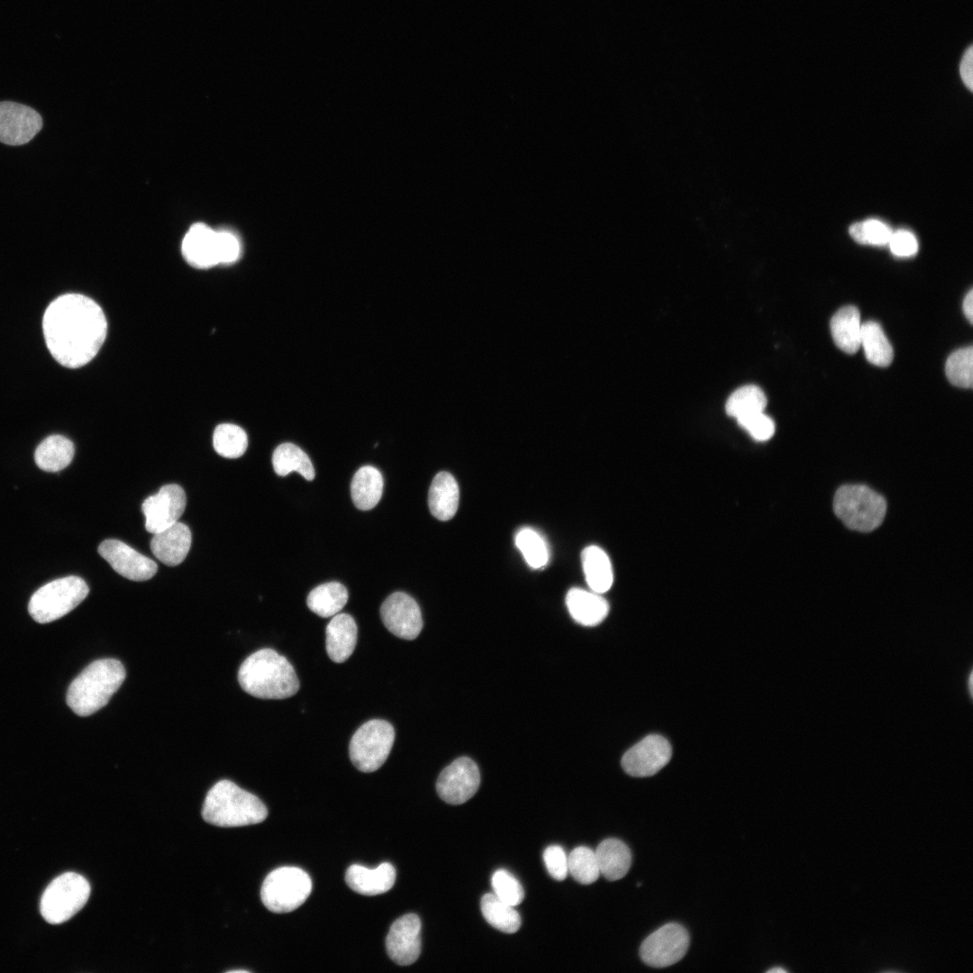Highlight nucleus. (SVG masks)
Instances as JSON below:
<instances>
[{
    "label": "nucleus",
    "instance_id": "1",
    "mask_svg": "<svg viewBox=\"0 0 973 973\" xmlns=\"http://www.w3.org/2000/svg\"><path fill=\"white\" fill-rule=\"evenodd\" d=\"M45 342L52 357L67 368H80L92 360L107 333L102 308L79 294L57 297L42 318Z\"/></svg>",
    "mask_w": 973,
    "mask_h": 973
},
{
    "label": "nucleus",
    "instance_id": "2",
    "mask_svg": "<svg viewBox=\"0 0 973 973\" xmlns=\"http://www.w3.org/2000/svg\"><path fill=\"white\" fill-rule=\"evenodd\" d=\"M238 681L246 693L261 699L287 698L300 687L292 664L269 648L255 651L241 663Z\"/></svg>",
    "mask_w": 973,
    "mask_h": 973
},
{
    "label": "nucleus",
    "instance_id": "3",
    "mask_svg": "<svg viewBox=\"0 0 973 973\" xmlns=\"http://www.w3.org/2000/svg\"><path fill=\"white\" fill-rule=\"evenodd\" d=\"M125 676L121 661L115 659L95 660L69 685L67 704L79 716L91 715L109 702Z\"/></svg>",
    "mask_w": 973,
    "mask_h": 973
},
{
    "label": "nucleus",
    "instance_id": "4",
    "mask_svg": "<svg viewBox=\"0 0 973 973\" xmlns=\"http://www.w3.org/2000/svg\"><path fill=\"white\" fill-rule=\"evenodd\" d=\"M202 816L206 823L216 826L237 827L263 822L268 810L255 795L223 779L208 791Z\"/></svg>",
    "mask_w": 973,
    "mask_h": 973
},
{
    "label": "nucleus",
    "instance_id": "5",
    "mask_svg": "<svg viewBox=\"0 0 973 973\" xmlns=\"http://www.w3.org/2000/svg\"><path fill=\"white\" fill-rule=\"evenodd\" d=\"M833 510L849 528L871 532L883 522L887 504L883 496L866 486L846 485L836 491Z\"/></svg>",
    "mask_w": 973,
    "mask_h": 973
},
{
    "label": "nucleus",
    "instance_id": "6",
    "mask_svg": "<svg viewBox=\"0 0 973 973\" xmlns=\"http://www.w3.org/2000/svg\"><path fill=\"white\" fill-rule=\"evenodd\" d=\"M88 592L86 583L79 577L58 578L34 592L28 611L35 622L48 623L72 611L86 597Z\"/></svg>",
    "mask_w": 973,
    "mask_h": 973
},
{
    "label": "nucleus",
    "instance_id": "7",
    "mask_svg": "<svg viewBox=\"0 0 973 973\" xmlns=\"http://www.w3.org/2000/svg\"><path fill=\"white\" fill-rule=\"evenodd\" d=\"M90 885L81 875L66 872L54 878L44 890L40 911L45 921L59 924L69 920L86 905Z\"/></svg>",
    "mask_w": 973,
    "mask_h": 973
},
{
    "label": "nucleus",
    "instance_id": "8",
    "mask_svg": "<svg viewBox=\"0 0 973 973\" xmlns=\"http://www.w3.org/2000/svg\"><path fill=\"white\" fill-rule=\"evenodd\" d=\"M311 891L312 880L305 870L296 867H281L266 877L260 897L269 911L284 914L302 905Z\"/></svg>",
    "mask_w": 973,
    "mask_h": 973
},
{
    "label": "nucleus",
    "instance_id": "9",
    "mask_svg": "<svg viewBox=\"0 0 973 973\" xmlns=\"http://www.w3.org/2000/svg\"><path fill=\"white\" fill-rule=\"evenodd\" d=\"M395 741L391 723L373 719L363 723L352 735L349 754L352 764L362 772H373L386 760Z\"/></svg>",
    "mask_w": 973,
    "mask_h": 973
},
{
    "label": "nucleus",
    "instance_id": "10",
    "mask_svg": "<svg viewBox=\"0 0 973 973\" xmlns=\"http://www.w3.org/2000/svg\"><path fill=\"white\" fill-rule=\"evenodd\" d=\"M689 934L680 924L669 923L650 934L640 947L642 961L653 968H665L679 961L687 953Z\"/></svg>",
    "mask_w": 973,
    "mask_h": 973
},
{
    "label": "nucleus",
    "instance_id": "11",
    "mask_svg": "<svg viewBox=\"0 0 973 973\" xmlns=\"http://www.w3.org/2000/svg\"><path fill=\"white\" fill-rule=\"evenodd\" d=\"M479 784L480 773L477 764L469 758L460 757L442 769L436 782V790L446 803L460 805L476 794Z\"/></svg>",
    "mask_w": 973,
    "mask_h": 973
},
{
    "label": "nucleus",
    "instance_id": "12",
    "mask_svg": "<svg viewBox=\"0 0 973 973\" xmlns=\"http://www.w3.org/2000/svg\"><path fill=\"white\" fill-rule=\"evenodd\" d=\"M186 505L183 488L177 484L160 487L159 492L142 503L145 528L150 533L160 532L178 522Z\"/></svg>",
    "mask_w": 973,
    "mask_h": 973
},
{
    "label": "nucleus",
    "instance_id": "13",
    "mask_svg": "<svg viewBox=\"0 0 973 973\" xmlns=\"http://www.w3.org/2000/svg\"><path fill=\"white\" fill-rule=\"evenodd\" d=\"M380 616L386 628L401 639L414 640L423 628L418 604L404 592H395L386 598L380 607Z\"/></svg>",
    "mask_w": 973,
    "mask_h": 973
},
{
    "label": "nucleus",
    "instance_id": "14",
    "mask_svg": "<svg viewBox=\"0 0 973 973\" xmlns=\"http://www.w3.org/2000/svg\"><path fill=\"white\" fill-rule=\"evenodd\" d=\"M42 125L41 114L33 108L12 101L0 102V142L11 146L25 144Z\"/></svg>",
    "mask_w": 973,
    "mask_h": 973
},
{
    "label": "nucleus",
    "instance_id": "15",
    "mask_svg": "<svg viewBox=\"0 0 973 973\" xmlns=\"http://www.w3.org/2000/svg\"><path fill=\"white\" fill-rule=\"evenodd\" d=\"M671 758V747L660 735H649L629 749L622 759L623 770L632 777H649L659 772Z\"/></svg>",
    "mask_w": 973,
    "mask_h": 973
},
{
    "label": "nucleus",
    "instance_id": "16",
    "mask_svg": "<svg viewBox=\"0 0 973 973\" xmlns=\"http://www.w3.org/2000/svg\"><path fill=\"white\" fill-rule=\"evenodd\" d=\"M98 552L114 571L130 580H148L158 570L153 560L119 540L104 541L98 547Z\"/></svg>",
    "mask_w": 973,
    "mask_h": 973
},
{
    "label": "nucleus",
    "instance_id": "17",
    "mask_svg": "<svg viewBox=\"0 0 973 973\" xmlns=\"http://www.w3.org/2000/svg\"><path fill=\"white\" fill-rule=\"evenodd\" d=\"M421 926L415 914H405L392 923L386 938V949L394 962L407 966L417 960L421 953Z\"/></svg>",
    "mask_w": 973,
    "mask_h": 973
},
{
    "label": "nucleus",
    "instance_id": "18",
    "mask_svg": "<svg viewBox=\"0 0 973 973\" xmlns=\"http://www.w3.org/2000/svg\"><path fill=\"white\" fill-rule=\"evenodd\" d=\"M185 259L197 268H208L218 264L217 232L205 223L194 224L182 241Z\"/></svg>",
    "mask_w": 973,
    "mask_h": 973
},
{
    "label": "nucleus",
    "instance_id": "19",
    "mask_svg": "<svg viewBox=\"0 0 973 973\" xmlns=\"http://www.w3.org/2000/svg\"><path fill=\"white\" fill-rule=\"evenodd\" d=\"M192 534L187 525L177 522L153 533L150 550L153 555L168 566H177L186 557L191 547Z\"/></svg>",
    "mask_w": 973,
    "mask_h": 973
},
{
    "label": "nucleus",
    "instance_id": "20",
    "mask_svg": "<svg viewBox=\"0 0 973 973\" xmlns=\"http://www.w3.org/2000/svg\"><path fill=\"white\" fill-rule=\"evenodd\" d=\"M345 880L355 892L365 896H376L387 892L396 881V869L388 862L376 868L353 864L346 871Z\"/></svg>",
    "mask_w": 973,
    "mask_h": 973
},
{
    "label": "nucleus",
    "instance_id": "21",
    "mask_svg": "<svg viewBox=\"0 0 973 973\" xmlns=\"http://www.w3.org/2000/svg\"><path fill=\"white\" fill-rule=\"evenodd\" d=\"M326 651L335 663H342L354 651L358 628L353 617L348 614H336L326 626Z\"/></svg>",
    "mask_w": 973,
    "mask_h": 973
},
{
    "label": "nucleus",
    "instance_id": "22",
    "mask_svg": "<svg viewBox=\"0 0 973 973\" xmlns=\"http://www.w3.org/2000/svg\"><path fill=\"white\" fill-rule=\"evenodd\" d=\"M566 605L572 618L584 626L599 624L609 612V605L601 594L578 587L568 590Z\"/></svg>",
    "mask_w": 973,
    "mask_h": 973
},
{
    "label": "nucleus",
    "instance_id": "23",
    "mask_svg": "<svg viewBox=\"0 0 973 973\" xmlns=\"http://www.w3.org/2000/svg\"><path fill=\"white\" fill-rule=\"evenodd\" d=\"M459 499V486L454 477L446 471L438 473L428 493L431 514L441 521L451 519L457 512Z\"/></svg>",
    "mask_w": 973,
    "mask_h": 973
},
{
    "label": "nucleus",
    "instance_id": "24",
    "mask_svg": "<svg viewBox=\"0 0 973 973\" xmlns=\"http://www.w3.org/2000/svg\"><path fill=\"white\" fill-rule=\"evenodd\" d=\"M831 332L836 346L848 354L855 353L860 347L861 323L857 307L846 305L832 317Z\"/></svg>",
    "mask_w": 973,
    "mask_h": 973
},
{
    "label": "nucleus",
    "instance_id": "25",
    "mask_svg": "<svg viewBox=\"0 0 973 973\" xmlns=\"http://www.w3.org/2000/svg\"><path fill=\"white\" fill-rule=\"evenodd\" d=\"M595 852L600 874L606 879L618 880L627 874L632 864V853L623 841L615 838L605 839Z\"/></svg>",
    "mask_w": 973,
    "mask_h": 973
},
{
    "label": "nucleus",
    "instance_id": "26",
    "mask_svg": "<svg viewBox=\"0 0 973 973\" xmlns=\"http://www.w3.org/2000/svg\"><path fill=\"white\" fill-rule=\"evenodd\" d=\"M381 472L372 466H364L354 474L351 484V499L355 506L367 511L375 507L383 493Z\"/></svg>",
    "mask_w": 973,
    "mask_h": 973
},
{
    "label": "nucleus",
    "instance_id": "27",
    "mask_svg": "<svg viewBox=\"0 0 973 973\" xmlns=\"http://www.w3.org/2000/svg\"><path fill=\"white\" fill-rule=\"evenodd\" d=\"M583 571L590 589L603 594L614 582L613 568L607 554L598 546L591 545L581 553Z\"/></svg>",
    "mask_w": 973,
    "mask_h": 973
},
{
    "label": "nucleus",
    "instance_id": "28",
    "mask_svg": "<svg viewBox=\"0 0 973 973\" xmlns=\"http://www.w3.org/2000/svg\"><path fill=\"white\" fill-rule=\"evenodd\" d=\"M73 442L65 436L54 434L44 439L36 448V465L47 472H57L67 468L73 459Z\"/></svg>",
    "mask_w": 973,
    "mask_h": 973
},
{
    "label": "nucleus",
    "instance_id": "29",
    "mask_svg": "<svg viewBox=\"0 0 973 973\" xmlns=\"http://www.w3.org/2000/svg\"><path fill=\"white\" fill-rule=\"evenodd\" d=\"M348 601V591L339 582L321 584L310 591L307 596L308 608L321 617H331L338 614Z\"/></svg>",
    "mask_w": 973,
    "mask_h": 973
},
{
    "label": "nucleus",
    "instance_id": "30",
    "mask_svg": "<svg viewBox=\"0 0 973 973\" xmlns=\"http://www.w3.org/2000/svg\"><path fill=\"white\" fill-rule=\"evenodd\" d=\"M272 464L277 475L281 477L296 471L306 480L311 481L315 476L314 466L307 454L290 442L282 443L275 449Z\"/></svg>",
    "mask_w": 973,
    "mask_h": 973
},
{
    "label": "nucleus",
    "instance_id": "31",
    "mask_svg": "<svg viewBox=\"0 0 973 973\" xmlns=\"http://www.w3.org/2000/svg\"><path fill=\"white\" fill-rule=\"evenodd\" d=\"M480 908L485 920L494 928L505 933L516 932L521 926V917L514 906L505 903L494 893L481 898Z\"/></svg>",
    "mask_w": 973,
    "mask_h": 973
},
{
    "label": "nucleus",
    "instance_id": "32",
    "mask_svg": "<svg viewBox=\"0 0 973 973\" xmlns=\"http://www.w3.org/2000/svg\"><path fill=\"white\" fill-rule=\"evenodd\" d=\"M867 359L875 366L887 367L893 359V348L881 325L874 321L861 324L860 346Z\"/></svg>",
    "mask_w": 973,
    "mask_h": 973
},
{
    "label": "nucleus",
    "instance_id": "33",
    "mask_svg": "<svg viewBox=\"0 0 973 973\" xmlns=\"http://www.w3.org/2000/svg\"><path fill=\"white\" fill-rule=\"evenodd\" d=\"M767 405L764 392L755 385L743 386L735 390L725 405L727 414L736 419L763 412Z\"/></svg>",
    "mask_w": 973,
    "mask_h": 973
},
{
    "label": "nucleus",
    "instance_id": "34",
    "mask_svg": "<svg viewBox=\"0 0 973 973\" xmlns=\"http://www.w3.org/2000/svg\"><path fill=\"white\" fill-rule=\"evenodd\" d=\"M213 445L222 457L236 459L246 451L248 437L241 427L232 423H222L214 432Z\"/></svg>",
    "mask_w": 973,
    "mask_h": 973
},
{
    "label": "nucleus",
    "instance_id": "35",
    "mask_svg": "<svg viewBox=\"0 0 973 973\" xmlns=\"http://www.w3.org/2000/svg\"><path fill=\"white\" fill-rule=\"evenodd\" d=\"M568 870L580 884L589 885L596 881L600 869L595 850L586 846L575 848L568 857Z\"/></svg>",
    "mask_w": 973,
    "mask_h": 973
},
{
    "label": "nucleus",
    "instance_id": "36",
    "mask_svg": "<svg viewBox=\"0 0 973 973\" xmlns=\"http://www.w3.org/2000/svg\"><path fill=\"white\" fill-rule=\"evenodd\" d=\"M945 372L948 380L959 387H972L973 348L968 346L952 352L947 359Z\"/></svg>",
    "mask_w": 973,
    "mask_h": 973
},
{
    "label": "nucleus",
    "instance_id": "37",
    "mask_svg": "<svg viewBox=\"0 0 973 973\" xmlns=\"http://www.w3.org/2000/svg\"><path fill=\"white\" fill-rule=\"evenodd\" d=\"M515 544L527 564L533 568L544 567L549 551L542 537L531 528H522L515 535Z\"/></svg>",
    "mask_w": 973,
    "mask_h": 973
},
{
    "label": "nucleus",
    "instance_id": "38",
    "mask_svg": "<svg viewBox=\"0 0 973 973\" xmlns=\"http://www.w3.org/2000/svg\"><path fill=\"white\" fill-rule=\"evenodd\" d=\"M850 236L860 244L886 245L888 244L893 231L884 223L869 219L852 224L850 228Z\"/></svg>",
    "mask_w": 973,
    "mask_h": 973
},
{
    "label": "nucleus",
    "instance_id": "39",
    "mask_svg": "<svg viewBox=\"0 0 973 973\" xmlns=\"http://www.w3.org/2000/svg\"><path fill=\"white\" fill-rule=\"evenodd\" d=\"M491 884L494 894L512 906L520 905L524 898V890L517 878L504 868L497 869L492 876Z\"/></svg>",
    "mask_w": 973,
    "mask_h": 973
},
{
    "label": "nucleus",
    "instance_id": "40",
    "mask_svg": "<svg viewBox=\"0 0 973 973\" xmlns=\"http://www.w3.org/2000/svg\"><path fill=\"white\" fill-rule=\"evenodd\" d=\"M736 420L739 425L757 441H767L775 432L773 420L766 415L764 412L749 414Z\"/></svg>",
    "mask_w": 973,
    "mask_h": 973
},
{
    "label": "nucleus",
    "instance_id": "41",
    "mask_svg": "<svg viewBox=\"0 0 973 973\" xmlns=\"http://www.w3.org/2000/svg\"><path fill=\"white\" fill-rule=\"evenodd\" d=\"M218 264L234 263L241 255V246L239 238L231 231H216Z\"/></svg>",
    "mask_w": 973,
    "mask_h": 973
},
{
    "label": "nucleus",
    "instance_id": "42",
    "mask_svg": "<svg viewBox=\"0 0 973 973\" xmlns=\"http://www.w3.org/2000/svg\"><path fill=\"white\" fill-rule=\"evenodd\" d=\"M543 861L549 874L556 880L561 881L567 878L568 856L562 847L550 845L543 852Z\"/></svg>",
    "mask_w": 973,
    "mask_h": 973
},
{
    "label": "nucleus",
    "instance_id": "43",
    "mask_svg": "<svg viewBox=\"0 0 973 973\" xmlns=\"http://www.w3.org/2000/svg\"><path fill=\"white\" fill-rule=\"evenodd\" d=\"M888 244L892 253L898 257L914 255L918 250V243L914 235L904 230L893 232Z\"/></svg>",
    "mask_w": 973,
    "mask_h": 973
},
{
    "label": "nucleus",
    "instance_id": "44",
    "mask_svg": "<svg viewBox=\"0 0 973 973\" xmlns=\"http://www.w3.org/2000/svg\"><path fill=\"white\" fill-rule=\"evenodd\" d=\"M973 48L969 45L964 51L960 63H959V74L966 87L970 91L973 90Z\"/></svg>",
    "mask_w": 973,
    "mask_h": 973
},
{
    "label": "nucleus",
    "instance_id": "45",
    "mask_svg": "<svg viewBox=\"0 0 973 973\" xmlns=\"http://www.w3.org/2000/svg\"><path fill=\"white\" fill-rule=\"evenodd\" d=\"M962 309L965 316L968 318L970 323H973V290L970 289L962 303Z\"/></svg>",
    "mask_w": 973,
    "mask_h": 973
},
{
    "label": "nucleus",
    "instance_id": "46",
    "mask_svg": "<svg viewBox=\"0 0 973 973\" xmlns=\"http://www.w3.org/2000/svg\"><path fill=\"white\" fill-rule=\"evenodd\" d=\"M786 970L781 968H775L768 970V972H785Z\"/></svg>",
    "mask_w": 973,
    "mask_h": 973
},
{
    "label": "nucleus",
    "instance_id": "47",
    "mask_svg": "<svg viewBox=\"0 0 973 973\" xmlns=\"http://www.w3.org/2000/svg\"><path fill=\"white\" fill-rule=\"evenodd\" d=\"M229 972H245V973H246V972H248V971H247V970H244V969H241V970H240V969H236V970H230Z\"/></svg>",
    "mask_w": 973,
    "mask_h": 973
}]
</instances>
